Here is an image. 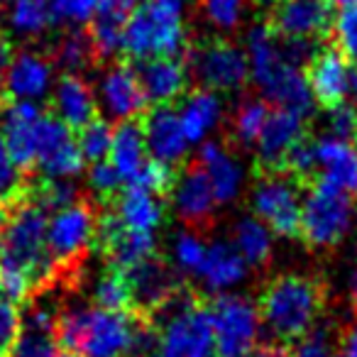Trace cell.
Wrapping results in <instances>:
<instances>
[{
	"mask_svg": "<svg viewBox=\"0 0 357 357\" xmlns=\"http://www.w3.org/2000/svg\"><path fill=\"white\" fill-rule=\"evenodd\" d=\"M130 8H125L120 0H100L98 10L91 17L89 32L91 45H93L96 64L113 59L120 52V42H123V27L128 20Z\"/></svg>",
	"mask_w": 357,
	"mask_h": 357,
	"instance_id": "obj_25",
	"label": "cell"
},
{
	"mask_svg": "<svg viewBox=\"0 0 357 357\" xmlns=\"http://www.w3.org/2000/svg\"><path fill=\"white\" fill-rule=\"evenodd\" d=\"M257 186L252 194V208L257 218L267 225L272 233L282 238H296L298 218H301V199L298 194L303 184L287 172L277 174H257Z\"/></svg>",
	"mask_w": 357,
	"mask_h": 357,
	"instance_id": "obj_10",
	"label": "cell"
},
{
	"mask_svg": "<svg viewBox=\"0 0 357 357\" xmlns=\"http://www.w3.org/2000/svg\"><path fill=\"white\" fill-rule=\"evenodd\" d=\"M303 76L318 105L331 110L345 103L350 86V61L337 47H318L311 59L303 64Z\"/></svg>",
	"mask_w": 357,
	"mask_h": 357,
	"instance_id": "obj_14",
	"label": "cell"
},
{
	"mask_svg": "<svg viewBox=\"0 0 357 357\" xmlns=\"http://www.w3.org/2000/svg\"><path fill=\"white\" fill-rule=\"evenodd\" d=\"M289 357H335V345H333L331 333L323 328H313L306 335L298 337L296 347L289 352Z\"/></svg>",
	"mask_w": 357,
	"mask_h": 357,
	"instance_id": "obj_43",
	"label": "cell"
},
{
	"mask_svg": "<svg viewBox=\"0 0 357 357\" xmlns=\"http://www.w3.org/2000/svg\"><path fill=\"white\" fill-rule=\"evenodd\" d=\"M331 37H335V45L342 56L357 64V3L340 6V13L333 17Z\"/></svg>",
	"mask_w": 357,
	"mask_h": 357,
	"instance_id": "obj_37",
	"label": "cell"
},
{
	"mask_svg": "<svg viewBox=\"0 0 357 357\" xmlns=\"http://www.w3.org/2000/svg\"><path fill=\"white\" fill-rule=\"evenodd\" d=\"M110 206H113L120 223L130 230H137V233H154L164 220L162 199L144 189H137V186L128 184L123 194H118L110 201Z\"/></svg>",
	"mask_w": 357,
	"mask_h": 357,
	"instance_id": "obj_24",
	"label": "cell"
},
{
	"mask_svg": "<svg viewBox=\"0 0 357 357\" xmlns=\"http://www.w3.org/2000/svg\"><path fill=\"white\" fill-rule=\"evenodd\" d=\"M174 208L181 218L194 228H206L213 218L215 196L213 186L208 181V174L199 164V159L191 164H184L181 172H176L172 194Z\"/></svg>",
	"mask_w": 357,
	"mask_h": 357,
	"instance_id": "obj_17",
	"label": "cell"
},
{
	"mask_svg": "<svg viewBox=\"0 0 357 357\" xmlns=\"http://www.w3.org/2000/svg\"><path fill=\"white\" fill-rule=\"evenodd\" d=\"M208 308L213 328L215 355L218 357H245L259 345L262 318L250 298L240 294H218Z\"/></svg>",
	"mask_w": 357,
	"mask_h": 357,
	"instance_id": "obj_8",
	"label": "cell"
},
{
	"mask_svg": "<svg viewBox=\"0 0 357 357\" xmlns=\"http://www.w3.org/2000/svg\"><path fill=\"white\" fill-rule=\"evenodd\" d=\"M0 259L30 279L32 296L54 287V264L47 255V211L35 201L25 199L6 211L0 230Z\"/></svg>",
	"mask_w": 357,
	"mask_h": 357,
	"instance_id": "obj_2",
	"label": "cell"
},
{
	"mask_svg": "<svg viewBox=\"0 0 357 357\" xmlns=\"http://www.w3.org/2000/svg\"><path fill=\"white\" fill-rule=\"evenodd\" d=\"M22 328V316L17 303H13L10 298H6L0 294V357H10V352L15 350L17 337H20Z\"/></svg>",
	"mask_w": 357,
	"mask_h": 357,
	"instance_id": "obj_39",
	"label": "cell"
},
{
	"mask_svg": "<svg viewBox=\"0 0 357 357\" xmlns=\"http://www.w3.org/2000/svg\"><path fill=\"white\" fill-rule=\"evenodd\" d=\"M355 142H357V135H355Z\"/></svg>",
	"mask_w": 357,
	"mask_h": 357,
	"instance_id": "obj_54",
	"label": "cell"
},
{
	"mask_svg": "<svg viewBox=\"0 0 357 357\" xmlns=\"http://www.w3.org/2000/svg\"><path fill=\"white\" fill-rule=\"evenodd\" d=\"M347 96H352L357 103V64L350 61V86H347Z\"/></svg>",
	"mask_w": 357,
	"mask_h": 357,
	"instance_id": "obj_47",
	"label": "cell"
},
{
	"mask_svg": "<svg viewBox=\"0 0 357 357\" xmlns=\"http://www.w3.org/2000/svg\"><path fill=\"white\" fill-rule=\"evenodd\" d=\"M152 326L130 311L74 306L59 311L56 342L79 357H132L147 352Z\"/></svg>",
	"mask_w": 357,
	"mask_h": 357,
	"instance_id": "obj_1",
	"label": "cell"
},
{
	"mask_svg": "<svg viewBox=\"0 0 357 357\" xmlns=\"http://www.w3.org/2000/svg\"><path fill=\"white\" fill-rule=\"evenodd\" d=\"M189 40L181 20V8L169 3H137L128 13L120 52L128 61H144L154 56H184Z\"/></svg>",
	"mask_w": 357,
	"mask_h": 357,
	"instance_id": "obj_5",
	"label": "cell"
},
{
	"mask_svg": "<svg viewBox=\"0 0 357 357\" xmlns=\"http://www.w3.org/2000/svg\"><path fill=\"white\" fill-rule=\"evenodd\" d=\"M52 113L61 120L69 130L84 128L89 120L98 115L96 93L86 79L79 74H64L56 81L54 98H52Z\"/></svg>",
	"mask_w": 357,
	"mask_h": 357,
	"instance_id": "obj_22",
	"label": "cell"
},
{
	"mask_svg": "<svg viewBox=\"0 0 357 357\" xmlns=\"http://www.w3.org/2000/svg\"><path fill=\"white\" fill-rule=\"evenodd\" d=\"M54 59L61 69H66V74H79V71L89 69L96 64L93 45L86 30H71L59 40L54 50Z\"/></svg>",
	"mask_w": 357,
	"mask_h": 357,
	"instance_id": "obj_30",
	"label": "cell"
},
{
	"mask_svg": "<svg viewBox=\"0 0 357 357\" xmlns=\"http://www.w3.org/2000/svg\"><path fill=\"white\" fill-rule=\"evenodd\" d=\"M174 178H176V169L174 167L157 162V159H144V164L139 167V172L130 178L128 184L149 191V194L159 196V199H167V196L172 194Z\"/></svg>",
	"mask_w": 357,
	"mask_h": 357,
	"instance_id": "obj_35",
	"label": "cell"
},
{
	"mask_svg": "<svg viewBox=\"0 0 357 357\" xmlns=\"http://www.w3.org/2000/svg\"><path fill=\"white\" fill-rule=\"evenodd\" d=\"M245 357H289V350L282 345H257Z\"/></svg>",
	"mask_w": 357,
	"mask_h": 357,
	"instance_id": "obj_46",
	"label": "cell"
},
{
	"mask_svg": "<svg viewBox=\"0 0 357 357\" xmlns=\"http://www.w3.org/2000/svg\"><path fill=\"white\" fill-rule=\"evenodd\" d=\"M306 130V118L294 110L274 108L267 113L262 130L257 137V162L255 169L257 174H277L284 172V157L287 152L303 137Z\"/></svg>",
	"mask_w": 357,
	"mask_h": 357,
	"instance_id": "obj_13",
	"label": "cell"
},
{
	"mask_svg": "<svg viewBox=\"0 0 357 357\" xmlns=\"http://www.w3.org/2000/svg\"><path fill=\"white\" fill-rule=\"evenodd\" d=\"M333 6H350V3H357V0H331Z\"/></svg>",
	"mask_w": 357,
	"mask_h": 357,
	"instance_id": "obj_50",
	"label": "cell"
},
{
	"mask_svg": "<svg viewBox=\"0 0 357 357\" xmlns=\"http://www.w3.org/2000/svg\"><path fill=\"white\" fill-rule=\"evenodd\" d=\"M3 220H6V208H3V204H0V225H3Z\"/></svg>",
	"mask_w": 357,
	"mask_h": 357,
	"instance_id": "obj_52",
	"label": "cell"
},
{
	"mask_svg": "<svg viewBox=\"0 0 357 357\" xmlns=\"http://www.w3.org/2000/svg\"><path fill=\"white\" fill-rule=\"evenodd\" d=\"M189 74L201 84V89L215 91V93H230L240 91L250 79L248 56L243 50L230 45L228 40H201L189 45L184 52Z\"/></svg>",
	"mask_w": 357,
	"mask_h": 357,
	"instance_id": "obj_9",
	"label": "cell"
},
{
	"mask_svg": "<svg viewBox=\"0 0 357 357\" xmlns=\"http://www.w3.org/2000/svg\"><path fill=\"white\" fill-rule=\"evenodd\" d=\"M52 81V61L45 56L22 52L13 54L6 74L0 76V105L8 100H30L47 93Z\"/></svg>",
	"mask_w": 357,
	"mask_h": 357,
	"instance_id": "obj_20",
	"label": "cell"
},
{
	"mask_svg": "<svg viewBox=\"0 0 357 357\" xmlns=\"http://www.w3.org/2000/svg\"><path fill=\"white\" fill-rule=\"evenodd\" d=\"M125 277L130 284L132 306L144 313H157L181 289L174 269L157 257H149L135 267L125 269Z\"/></svg>",
	"mask_w": 357,
	"mask_h": 357,
	"instance_id": "obj_18",
	"label": "cell"
},
{
	"mask_svg": "<svg viewBox=\"0 0 357 357\" xmlns=\"http://www.w3.org/2000/svg\"><path fill=\"white\" fill-rule=\"evenodd\" d=\"M233 248L248 267H262L272 257V230L259 218H243L235 225Z\"/></svg>",
	"mask_w": 357,
	"mask_h": 357,
	"instance_id": "obj_29",
	"label": "cell"
},
{
	"mask_svg": "<svg viewBox=\"0 0 357 357\" xmlns=\"http://www.w3.org/2000/svg\"><path fill=\"white\" fill-rule=\"evenodd\" d=\"M139 125H142L144 147L152 152V159L174 169L184 164L189 139L178 123V113L172 105H154L152 110H144Z\"/></svg>",
	"mask_w": 357,
	"mask_h": 357,
	"instance_id": "obj_16",
	"label": "cell"
},
{
	"mask_svg": "<svg viewBox=\"0 0 357 357\" xmlns=\"http://www.w3.org/2000/svg\"><path fill=\"white\" fill-rule=\"evenodd\" d=\"M52 10V17L56 20H69V22H89L93 13L98 10L100 0H50L47 3Z\"/></svg>",
	"mask_w": 357,
	"mask_h": 357,
	"instance_id": "obj_42",
	"label": "cell"
},
{
	"mask_svg": "<svg viewBox=\"0 0 357 357\" xmlns=\"http://www.w3.org/2000/svg\"><path fill=\"white\" fill-rule=\"evenodd\" d=\"M27 199V176L15 167L3 142V132H0V204L3 208L20 204Z\"/></svg>",
	"mask_w": 357,
	"mask_h": 357,
	"instance_id": "obj_34",
	"label": "cell"
},
{
	"mask_svg": "<svg viewBox=\"0 0 357 357\" xmlns=\"http://www.w3.org/2000/svg\"><path fill=\"white\" fill-rule=\"evenodd\" d=\"M262 326L279 340H298L316 328L323 311V287L303 274H279L259 296Z\"/></svg>",
	"mask_w": 357,
	"mask_h": 357,
	"instance_id": "obj_4",
	"label": "cell"
},
{
	"mask_svg": "<svg viewBox=\"0 0 357 357\" xmlns=\"http://www.w3.org/2000/svg\"><path fill=\"white\" fill-rule=\"evenodd\" d=\"M264 25L284 40H311L323 45L331 40V0H272Z\"/></svg>",
	"mask_w": 357,
	"mask_h": 357,
	"instance_id": "obj_11",
	"label": "cell"
},
{
	"mask_svg": "<svg viewBox=\"0 0 357 357\" xmlns=\"http://www.w3.org/2000/svg\"><path fill=\"white\" fill-rule=\"evenodd\" d=\"M45 3H50V0H45Z\"/></svg>",
	"mask_w": 357,
	"mask_h": 357,
	"instance_id": "obj_55",
	"label": "cell"
},
{
	"mask_svg": "<svg viewBox=\"0 0 357 357\" xmlns=\"http://www.w3.org/2000/svg\"><path fill=\"white\" fill-rule=\"evenodd\" d=\"M269 113V103L259 98H248L240 103V108L233 115V139L240 147L250 149L255 147L259 137V130H262L264 120Z\"/></svg>",
	"mask_w": 357,
	"mask_h": 357,
	"instance_id": "obj_31",
	"label": "cell"
},
{
	"mask_svg": "<svg viewBox=\"0 0 357 357\" xmlns=\"http://www.w3.org/2000/svg\"><path fill=\"white\" fill-rule=\"evenodd\" d=\"M93 245L103 252L110 267L123 269V272L154 257V250H157L154 233H137V230L125 228L110 204H105V211L96 220Z\"/></svg>",
	"mask_w": 357,
	"mask_h": 357,
	"instance_id": "obj_12",
	"label": "cell"
},
{
	"mask_svg": "<svg viewBox=\"0 0 357 357\" xmlns=\"http://www.w3.org/2000/svg\"><path fill=\"white\" fill-rule=\"evenodd\" d=\"M120 3H123L125 8H130V10H132V8L137 6V3H142V0H120Z\"/></svg>",
	"mask_w": 357,
	"mask_h": 357,
	"instance_id": "obj_49",
	"label": "cell"
},
{
	"mask_svg": "<svg viewBox=\"0 0 357 357\" xmlns=\"http://www.w3.org/2000/svg\"><path fill=\"white\" fill-rule=\"evenodd\" d=\"M120 184H123V178L118 176L113 164L105 162V159L93 162V167H91V172H89V186L96 199L103 201V204H110V201L118 196Z\"/></svg>",
	"mask_w": 357,
	"mask_h": 357,
	"instance_id": "obj_40",
	"label": "cell"
},
{
	"mask_svg": "<svg viewBox=\"0 0 357 357\" xmlns=\"http://www.w3.org/2000/svg\"><path fill=\"white\" fill-rule=\"evenodd\" d=\"M350 298L357 308V259H355V267H352V282H350Z\"/></svg>",
	"mask_w": 357,
	"mask_h": 357,
	"instance_id": "obj_48",
	"label": "cell"
},
{
	"mask_svg": "<svg viewBox=\"0 0 357 357\" xmlns=\"http://www.w3.org/2000/svg\"><path fill=\"white\" fill-rule=\"evenodd\" d=\"M248 0H201L206 17L211 20V25L220 27V30L230 32L240 25L243 20V10Z\"/></svg>",
	"mask_w": 357,
	"mask_h": 357,
	"instance_id": "obj_41",
	"label": "cell"
},
{
	"mask_svg": "<svg viewBox=\"0 0 357 357\" xmlns=\"http://www.w3.org/2000/svg\"><path fill=\"white\" fill-rule=\"evenodd\" d=\"M328 128H331V137L337 139H355L357 135V108L350 103H340L335 108L328 110Z\"/></svg>",
	"mask_w": 357,
	"mask_h": 357,
	"instance_id": "obj_44",
	"label": "cell"
},
{
	"mask_svg": "<svg viewBox=\"0 0 357 357\" xmlns=\"http://www.w3.org/2000/svg\"><path fill=\"white\" fill-rule=\"evenodd\" d=\"M206 243L199 238V233L186 230V233L176 235L174 240V264L184 274H196L204 262Z\"/></svg>",
	"mask_w": 357,
	"mask_h": 357,
	"instance_id": "obj_38",
	"label": "cell"
},
{
	"mask_svg": "<svg viewBox=\"0 0 357 357\" xmlns=\"http://www.w3.org/2000/svg\"><path fill=\"white\" fill-rule=\"evenodd\" d=\"M154 316L159 318L149 333V357H215L208 308L184 289H178Z\"/></svg>",
	"mask_w": 357,
	"mask_h": 357,
	"instance_id": "obj_3",
	"label": "cell"
},
{
	"mask_svg": "<svg viewBox=\"0 0 357 357\" xmlns=\"http://www.w3.org/2000/svg\"><path fill=\"white\" fill-rule=\"evenodd\" d=\"M157 3H169V6H178V8H181V0H157Z\"/></svg>",
	"mask_w": 357,
	"mask_h": 357,
	"instance_id": "obj_51",
	"label": "cell"
},
{
	"mask_svg": "<svg viewBox=\"0 0 357 357\" xmlns=\"http://www.w3.org/2000/svg\"><path fill=\"white\" fill-rule=\"evenodd\" d=\"M248 274V264L240 257V252L230 243L206 245L204 262H201L196 277L204 282V287L213 294H225L238 287Z\"/></svg>",
	"mask_w": 357,
	"mask_h": 357,
	"instance_id": "obj_23",
	"label": "cell"
},
{
	"mask_svg": "<svg viewBox=\"0 0 357 357\" xmlns=\"http://www.w3.org/2000/svg\"><path fill=\"white\" fill-rule=\"evenodd\" d=\"M96 306L110 308V311H128L132 308V296H130V284L123 269L110 267L98 277L93 287Z\"/></svg>",
	"mask_w": 357,
	"mask_h": 357,
	"instance_id": "obj_32",
	"label": "cell"
},
{
	"mask_svg": "<svg viewBox=\"0 0 357 357\" xmlns=\"http://www.w3.org/2000/svg\"><path fill=\"white\" fill-rule=\"evenodd\" d=\"M352 215H355L352 196L323 181H311L306 186V201L301 204L298 235L313 250L335 248L352 228Z\"/></svg>",
	"mask_w": 357,
	"mask_h": 357,
	"instance_id": "obj_7",
	"label": "cell"
},
{
	"mask_svg": "<svg viewBox=\"0 0 357 357\" xmlns=\"http://www.w3.org/2000/svg\"><path fill=\"white\" fill-rule=\"evenodd\" d=\"M199 164L208 174V181L213 186L215 204H228L240 194L243 186V169L233 159V154L220 142H206L201 147Z\"/></svg>",
	"mask_w": 357,
	"mask_h": 357,
	"instance_id": "obj_26",
	"label": "cell"
},
{
	"mask_svg": "<svg viewBox=\"0 0 357 357\" xmlns=\"http://www.w3.org/2000/svg\"><path fill=\"white\" fill-rule=\"evenodd\" d=\"M313 181L333 186L342 194L357 196V149L337 137L316 139V176Z\"/></svg>",
	"mask_w": 357,
	"mask_h": 357,
	"instance_id": "obj_21",
	"label": "cell"
},
{
	"mask_svg": "<svg viewBox=\"0 0 357 357\" xmlns=\"http://www.w3.org/2000/svg\"><path fill=\"white\" fill-rule=\"evenodd\" d=\"M54 22L45 0H15L13 3V25L25 35H40Z\"/></svg>",
	"mask_w": 357,
	"mask_h": 357,
	"instance_id": "obj_36",
	"label": "cell"
},
{
	"mask_svg": "<svg viewBox=\"0 0 357 357\" xmlns=\"http://www.w3.org/2000/svg\"><path fill=\"white\" fill-rule=\"evenodd\" d=\"M340 350H342V357H357V321H352L350 326L342 331Z\"/></svg>",
	"mask_w": 357,
	"mask_h": 357,
	"instance_id": "obj_45",
	"label": "cell"
},
{
	"mask_svg": "<svg viewBox=\"0 0 357 357\" xmlns=\"http://www.w3.org/2000/svg\"><path fill=\"white\" fill-rule=\"evenodd\" d=\"M144 135L139 118L120 120L118 128L113 130V139H110V152L108 162L113 164V169L118 172V176L123 181H130L135 174L139 172V167L144 164Z\"/></svg>",
	"mask_w": 357,
	"mask_h": 357,
	"instance_id": "obj_27",
	"label": "cell"
},
{
	"mask_svg": "<svg viewBox=\"0 0 357 357\" xmlns=\"http://www.w3.org/2000/svg\"><path fill=\"white\" fill-rule=\"evenodd\" d=\"M110 139H113V128H110L108 120L98 118V115H96L93 120H89L84 128H79L76 144H79L84 162L93 164V162H100V159L108 157Z\"/></svg>",
	"mask_w": 357,
	"mask_h": 357,
	"instance_id": "obj_33",
	"label": "cell"
},
{
	"mask_svg": "<svg viewBox=\"0 0 357 357\" xmlns=\"http://www.w3.org/2000/svg\"><path fill=\"white\" fill-rule=\"evenodd\" d=\"M96 206L86 196L54 211L52 220H47V255L54 264L56 282L79 272L96 243Z\"/></svg>",
	"mask_w": 357,
	"mask_h": 357,
	"instance_id": "obj_6",
	"label": "cell"
},
{
	"mask_svg": "<svg viewBox=\"0 0 357 357\" xmlns=\"http://www.w3.org/2000/svg\"><path fill=\"white\" fill-rule=\"evenodd\" d=\"M223 118V103L218 93L208 89H196L186 93L184 105L178 110V123L184 128L189 142H201Z\"/></svg>",
	"mask_w": 357,
	"mask_h": 357,
	"instance_id": "obj_28",
	"label": "cell"
},
{
	"mask_svg": "<svg viewBox=\"0 0 357 357\" xmlns=\"http://www.w3.org/2000/svg\"><path fill=\"white\" fill-rule=\"evenodd\" d=\"M137 76L152 105H172L189 91V66L184 56H154L137 61Z\"/></svg>",
	"mask_w": 357,
	"mask_h": 357,
	"instance_id": "obj_19",
	"label": "cell"
},
{
	"mask_svg": "<svg viewBox=\"0 0 357 357\" xmlns=\"http://www.w3.org/2000/svg\"><path fill=\"white\" fill-rule=\"evenodd\" d=\"M100 103L105 113L113 120H130L137 118L147 110L149 100L139 84L137 69L132 61L118 59L100 79Z\"/></svg>",
	"mask_w": 357,
	"mask_h": 357,
	"instance_id": "obj_15",
	"label": "cell"
},
{
	"mask_svg": "<svg viewBox=\"0 0 357 357\" xmlns=\"http://www.w3.org/2000/svg\"><path fill=\"white\" fill-rule=\"evenodd\" d=\"M56 357H79V355H71V352H56Z\"/></svg>",
	"mask_w": 357,
	"mask_h": 357,
	"instance_id": "obj_53",
	"label": "cell"
}]
</instances>
